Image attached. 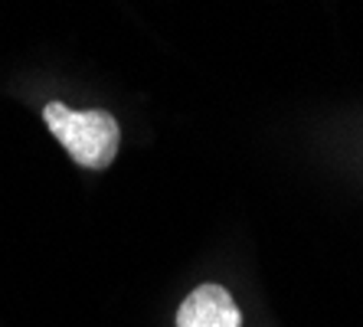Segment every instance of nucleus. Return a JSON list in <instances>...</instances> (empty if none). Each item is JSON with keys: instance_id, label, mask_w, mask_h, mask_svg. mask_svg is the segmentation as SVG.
<instances>
[{"instance_id": "1", "label": "nucleus", "mask_w": 363, "mask_h": 327, "mask_svg": "<svg viewBox=\"0 0 363 327\" xmlns=\"http://www.w3.org/2000/svg\"><path fill=\"white\" fill-rule=\"evenodd\" d=\"M43 118H46V128L52 131V138L66 148V154L76 160L79 167L89 170L111 167V160H115L121 144V128L115 121V115L101 109L76 111L62 105V101H50L43 109Z\"/></svg>"}, {"instance_id": "2", "label": "nucleus", "mask_w": 363, "mask_h": 327, "mask_svg": "<svg viewBox=\"0 0 363 327\" xmlns=\"http://www.w3.org/2000/svg\"><path fill=\"white\" fill-rule=\"evenodd\" d=\"M177 327H242V311L223 285H196L177 308Z\"/></svg>"}]
</instances>
